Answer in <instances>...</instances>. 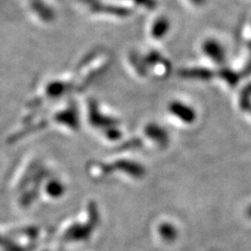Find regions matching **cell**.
<instances>
[]
</instances>
